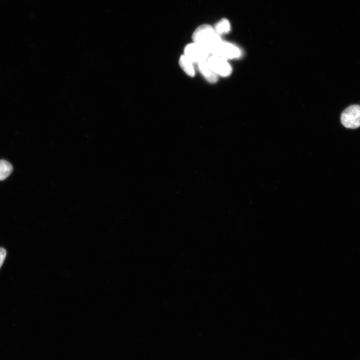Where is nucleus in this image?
<instances>
[{
	"instance_id": "obj_1",
	"label": "nucleus",
	"mask_w": 360,
	"mask_h": 360,
	"mask_svg": "<svg viewBox=\"0 0 360 360\" xmlns=\"http://www.w3.org/2000/svg\"><path fill=\"white\" fill-rule=\"evenodd\" d=\"M192 39L194 42L206 48L210 54L222 42L220 36L216 32L214 28L208 24L198 26L192 34Z\"/></svg>"
},
{
	"instance_id": "obj_2",
	"label": "nucleus",
	"mask_w": 360,
	"mask_h": 360,
	"mask_svg": "<svg viewBox=\"0 0 360 360\" xmlns=\"http://www.w3.org/2000/svg\"><path fill=\"white\" fill-rule=\"evenodd\" d=\"M184 54L192 62L198 64L206 60L210 53L201 44L193 42L186 46Z\"/></svg>"
},
{
	"instance_id": "obj_3",
	"label": "nucleus",
	"mask_w": 360,
	"mask_h": 360,
	"mask_svg": "<svg viewBox=\"0 0 360 360\" xmlns=\"http://www.w3.org/2000/svg\"><path fill=\"white\" fill-rule=\"evenodd\" d=\"M341 122L346 128H356L360 126V105H352L346 108L341 114Z\"/></svg>"
},
{
	"instance_id": "obj_4",
	"label": "nucleus",
	"mask_w": 360,
	"mask_h": 360,
	"mask_svg": "<svg viewBox=\"0 0 360 360\" xmlns=\"http://www.w3.org/2000/svg\"><path fill=\"white\" fill-rule=\"evenodd\" d=\"M206 61L218 76H228L232 73V66L226 60L222 57L211 54Z\"/></svg>"
},
{
	"instance_id": "obj_5",
	"label": "nucleus",
	"mask_w": 360,
	"mask_h": 360,
	"mask_svg": "<svg viewBox=\"0 0 360 360\" xmlns=\"http://www.w3.org/2000/svg\"><path fill=\"white\" fill-rule=\"evenodd\" d=\"M212 54L218 56L227 60L239 57L241 55V51L235 45L222 41Z\"/></svg>"
},
{
	"instance_id": "obj_6",
	"label": "nucleus",
	"mask_w": 360,
	"mask_h": 360,
	"mask_svg": "<svg viewBox=\"0 0 360 360\" xmlns=\"http://www.w3.org/2000/svg\"><path fill=\"white\" fill-rule=\"evenodd\" d=\"M198 66L200 72L208 82L214 84L218 81V76L213 70L206 60L198 64Z\"/></svg>"
},
{
	"instance_id": "obj_7",
	"label": "nucleus",
	"mask_w": 360,
	"mask_h": 360,
	"mask_svg": "<svg viewBox=\"0 0 360 360\" xmlns=\"http://www.w3.org/2000/svg\"><path fill=\"white\" fill-rule=\"evenodd\" d=\"M179 64L180 68L188 76H194L195 74V70L194 64L184 54L182 55L179 60Z\"/></svg>"
},
{
	"instance_id": "obj_8",
	"label": "nucleus",
	"mask_w": 360,
	"mask_h": 360,
	"mask_svg": "<svg viewBox=\"0 0 360 360\" xmlns=\"http://www.w3.org/2000/svg\"><path fill=\"white\" fill-rule=\"evenodd\" d=\"M12 166L8 161L0 160V180L6 178L12 172Z\"/></svg>"
},
{
	"instance_id": "obj_9",
	"label": "nucleus",
	"mask_w": 360,
	"mask_h": 360,
	"mask_svg": "<svg viewBox=\"0 0 360 360\" xmlns=\"http://www.w3.org/2000/svg\"><path fill=\"white\" fill-rule=\"evenodd\" d=\"M214 29L220 36L228 33L230 30V23L227 19L222 18L216 24Z\"/></svg>"
},
{
	"instance_id": "obj_10",
	"label": "nucleus",
	"mask_w": 360,
	"mask_h": 360,
	"mask_svg": "<svg viewBox=\"0 0 360 360\" xmlns=\"http://www.w3.org/2000/svg\"><path fill=\"white\" fill-rule=\"evenodd\" d=\"M6 252L4 248H0V268H1L6 258Z\"/></svg>"
}]
</instances>
